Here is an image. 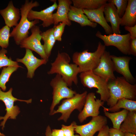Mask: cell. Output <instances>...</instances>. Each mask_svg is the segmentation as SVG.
<instances>
[{
	"label": "cell",
	"instance_id": "obj_37",
	"mask_svg": "<svg viewBox=\"0 0 136 136\" xmlns=\"http://www.w3.org/2000/svg\"><path fill=\"white\" fill-rule=\"evenodd\" d=\"M109 128L107 125L104 126L100 131L97 136H109Z\"/></svg>",
	"mask_w": 136,
	"mask_h": 136
},
{
	"label": "cell",
	"instance_id": "obj_9",
	"mask_svg": "<svg viewBox=\"0 0 136 136\" xmlns=\"http://www.w3.org/2000/svg\"><path fill=\"white\" fill-rule=\"evenodd\" d=\"M95 35L104 41L105 46H114L123 54L130 55L129 44L131 39L129 33L123 35L112 33L106 35L98 31Z\"/></svg>",
	"mask_w": 136,
	"mask_h": 136
},
{
	"label": "cell",
	"instance_id": "obj_32",
	"mask_svg": "<svg viewBox=\"0 0 136 136\" xmlns=\"http://www.w3.org/2000/svg\"><path fill=\"white\" fill-rule=\"evenodd\" d=\"M66 25L65 24L60 22L57 25H54L53 28V35L56 41H61L62 36Z\"/></svg>",
	"mask_w": 136,
	"mask_h": 136
},
{
	"label": "cell",
	"instance_id": "obj_42",
	"mask_svg": "<svg viewBox=\"0 0 136 136\" xmlns=\"http://www.w3.org/2000/svg\"><path fill=\"white\" fill-rule=\"evenodd\" d=\"M75 136H80L79 135H75Z\"/></svg>",
	"mask_w": 136,
	"mask_h": 136
},
{
	"label": "cell",
	"instance_id": "obj_2",
	"mask_svg": "<svg viewBox=\"0 0 136 136\" xmlns=\"http://www.w3.org/2000/svg\"><path fill=\"white\" fill-rule=\"evenodd\" d=\"M108 86L110 97L107 102L109 107L114 105L121 98L136 100V84H130L123 77H117L109 81Z\"/></svg>",
	"mask_w": 136,
	"mask_h": 136
},
{
	"label": "cell",
	"instance_id": "obj_22",
	"mask_svg": "<svg viewBox=\"0 0 136 136\" xmlns=\"http://www.w3.org/2000/svg\"><path fill=\"white\" fill-rule=\"evenodd\" d=\"M136 24V0H128L125 12L121 18L120 25L132 26Z\"/></svg>",
	"mask_w": 136,
	"mask_h": 136
},
{
	"label": "cell",
	"instance_id": "obj_6",
	"mask_svg": "<svg viewBox=\"0 0 136 136\" xmlns=\"http://www.w3.org/2000/svg\"><path fill=\"white\" fill-rule=\"evenodd\" d=\"M87 91L81 94L76 93L72 97L63 100L58 109L54 110L51 115L57 113H60L61 115L58 119V120H63L66 122L72 112L76 109L80 112L84 105L86 97Z\"/></svg>",
	"mask_w": 136,
	"mask_h": 136
},
{
	"label": "cell",
	"instance_id": "obj_5",
	"mask_svg": "<svg viewBox=\"0 0 136 136\" xmlns=\"http://www.w3.org/2000/svg\"><path fill=\"white\" fill-rule=\"evenodd\" d=\"M79 77L84 86L90 89H97L96 92L100 95V99L105 102L107 101L110 97L108 81L95 74L92 71L81 73Z\"/></svg>",
	"mask_w": 136,
	"mask_h": 136
},
{
	"label": "cell",
	"instance_id": "obj_30",
	"mask_svg": "<svg viewBox=\"0 0 136 136\" xmlns=\"http://www.w3.org/2000/svg\"><path fill=\"white\" fill-rule=\"evenodd\" d=\"M10 31V28L6 25L0 29V46L2 48H6L9 45Z\"/></svg>",
	"mask_w": 136,
	"mask_h": 136
},
{
	"label": "cell",
	"instance_id": "obj_10",
	"mask_svg": "<svg viewBox=\"0 0 136 136\" xmlns=\"http://www.w3.org/2000/svg\"><path fill=\"white\" fill-rule=\"evenodd\" d=\"M30 31L31 35L21 42L19 45L20 47L35 51L40 56L42 59L48 62L49 58L45 53L43 45L41 42L42 39L41 33L42 32L40 27L35 25L30 29Z\"/></svg>",
	"mask_w": 136,
	"mask_h": 136
},
{
	"label": "cell",
	"instance_id": "obj_19",
	"mask_svg": "<svg viewBox=\"0 0 136 136\" xmlns=\"http://www.w3.org/2000/svg\"><path fill=\"white\" fill-rule=\"evenodd\" d=\"M58 4L56 12L53 13V24L58 25L60 22L63 23L69 26L72 24L71 21L68 18L70 8L72 4L70 0H58Z\"/></svg>",
	"mask_w": 136,
	"mask_h": 136
},
{
	"label": "cell",
	"instance_id": "obj_25",
	"mask_svg": "<svg viewBox=\"0 0 136 136\" xmlns=\"http://www.w3.org/2000/svg\"><path fill=\"white\" fill-rule=\"evenodd\" d=\"M120 129L124 133L129 132L136 134V111H129Z\"/></svg>",
	"mask_w": 136,
	"mask_h": 136
},
{
	"label": "cell",
	"instance_id": "obj_18",
	"mask_svg": "<svg viewBox=\"0 0 136 136\" xmlns=\"http://www.w3.org/2000/svg\"><path fill=\"white\" fill-rule=\"evenodd\" d=\"M104 13L107 22H110L111 24L113 33L120 34V26L121 18L115 6L111 3H107L105 5Z\"/></svg>",
	"mask_w": 136,
	"mask_h": 136
},
{
	"label": "cell",
	"instance_id": "obj_28",
	"mask_svg": "<svg viewBox=\"0 0 136 136\" xmlns=\"http://www.w3.org/2000/svg\"><path fill=\"white\" fill-rule=\"evenodd\" d=\"M19 67L17 66H10L3 67L0 75V88L3 91L6 90V84L9 81L10 76Z\"/></svg>",
	"mask_w": 136,
	"mask_h": 136
},
{
	"label": "cell",
	"instance_id": "obj_41",
	"mask_svg": "<svg viewBox=\"0 0 136 136\" xmlns=\"http://www.w3.org/2000/svg\"><path fill=\"white\" fill-rule=\"evenodd\" d=\"M0 136H5L4 134L3 133H2L0 132Z\"/></svg>",
	"mask_w": 136,
	"mask_h": 136
},
{
	"label": "cell",
	"instance_id": "obj_34",
	"mask_svg": "<svg viewBox=\"0 0 136 136\" xmlns=\"http://www.w3.org/2000/svg\"><path fill=\"white\" fill-rule=\"evenodd\" d=\"M130 54L136 56V38L131 39L129 44Z\"/></svg>",
	"mask_w": 136,
	"mask_h": 136
},
{
	"label": "cell",
	"instance_id": "obj_14",
	"mask_svg": "<svg viewBox=\"0 0 136 136\" xmlns=\"http://www.w3.org/2000/svg\"><path fill=\"white\" fill-rule=\"evenodd\" d=\"M53 2L52 5L40 11L30 10L27 16L28 20L29 21L35 20H41L43 22L42 25L44 27H48L53 24V12L57 9L58 5L56 1Z\"/></svg>",
	"mask_w": 136,
	"mask_h": 136
},
{
	"label": "cell",
	"instance_id": "obj_21",
	"mask_svg": "<svg viewBox=\"0 0 136 136\" xmlns=\"http://www.w3.org/2000/svg\"><path fill=\"white\" fill-rule=\"evenodd\" d=\"M68 18L71 21L76 22L82 27L88 26L94 28L97 25V23L92 22L89 20L82 9L71 5L70 7Z\"/></svg>",
	"mask_w": 136,
	"mask_h": 136
},
{
	"label": "cell",
	"instance_id": "obj_7",
	"mask_svg": "<svg viewBox=\"0 0 136 136\" xmlns=\"http://www.w3.org/2000/svg\"><path fill=\"white\" fill-rule=\"evenodd\" d=\"M50 85L53 89V101L50 109V115H51L55 106L61 100L72 97L77 93L68 87L66 82L58 74L52 79Z\"/></svg>",
	"mask_w": 136,
	"mask_h": 136
},
{
	"label": "cell",
	"instance_id": "obj_31",
	"mask_svg": "<svg viewBox=\"0 0 136 136\" xmlns=\"http://www.w3.org/2000/svg\"><path fill=\"white\" fill-rule=\"evenodd\" d=\"M108 2L113 4L115 6L118 14L120 18L123 15L127 8L128 0H109Z\"/></svg>",
	"mask_w": 136,
	"mask_h": 136
},
{
	"label": "cell",
	"instance_id": "obj_11",
	"mask_svg": "<svg viewBox=\"0 0 136 136\" xmlns=\"http://www.w3.org/2000/svg\"><path fill=\"white\" fill-rule=\"evenodd\" d=\"M104 103L100 99H96L94 93L91 92L87 94L83 107L78 116L80 122H83L88 117L99 115L100 108L103 106Z\"/></svg>",
	"mask_w": 136,
	"mask_h": 136
},
{
	"label": "cell",
	"instance_id": "obj_4",
	"mask_svg": "<svg viewBox=\"0 0 136 136\" xmlns=\"http://www.w3.org/2000/svg\"><path fill=\"white\" fill-rule=\"evenodd\" d=\"M105 49L106 46L99 42L96 50L93 52H89L86 49L82 52L74 53L72 57L73 61L79 67V73L92 71L95 69Z\"/></svg>",
	"mask_w": 136,
	"mask_h": 136
},
{
	"label": "cell",
	"instance_id": "obj_17",
	"mask_svg": "<svg viewBox=\"0 0 136 136\" xmlns=\"http://www.w3.org/2000/svg\"><path fill=\"white\" fill-rule=\"evenodd\" d=\"M105 4L95 9L83 10L89 20L92 22L99 24L108 35L113 33L111 27L107 22L104 15Z\"/></svg>",
	"mask_w": 136,
	"mask_h": 136
},
{
	"label": "cell",
	"instance_id": "obj_23",
	"mask_svg": "<svg viewBox=\"0 0 136 136\" xmlns=\"http://www.w3.org/2000/svg\"><path fill=\"white\" fill-rule=\"evenodd\" d=\"M104 111L114 112L120 111L121 108L127 110L129 111H136V101L125 98L118 100L113 106L109 108L102 107Z\"/></svg>",
	"mask_w": 136,
	"mask_h": 136
},
{
	"label": "cell",
	"instance_id": "obj_8",
	"mask_svg": "<svg viewBox=\"0 0 136 136\" xmlns=\"http://www.w3.org/2000/svg\"><path fill=\"white\" fill-rule=\"evenodd\" d=\"M13 90L11 88L6 92L2 91L0 88V100L4 103L6 107V113L4 116H0V120H3L0 124L2 129L3 130L6 122L8 119H16V117L20 112L19 108L17 106H14V102L17 101H24L27 104L30 103L32 99L25 100L18 99L14 97L12 94Z\"/></svg>",
	"mask_w": 136,
	"mask_h": 136
},
{
	"label": "cell",
	"instance_id": "obj_38",
	"mask_svg": "<svg viewBox=\"0 0 136 136\" xmlns=\"http://www.w3.org/2000/svg\"><path fill=\"white\" fill-rule=\"evenodd\" d=\"M51 135L52 136H64L63 131L61 129H52Z\"/></svg>",
	"mask_w": 136,
	"mask_h": 136
},
{
	"label": "cell",
	"instance_id": "obj_36",
	"mask_svg": "<svg viewBox=\"0 0 136 136\" xmlns=\"http://www.w3.org/2000/svg\"><path fill=\"white\" fill-rule=\"evenodd\" d=\"M124 28L129 32L131 39L136 38V24L132 26H124Z\"/></svg>",
	"mask_w": 136,
	"mask_h": 136
},
{
	"label": "cell",
	"instance_id": "obj_39",
	"mask_svg": "<svg viewBox=\"0 0 136 136\" xmlns=\"http://www.w3.org/2000/svg\"><path fill=\"white\" fill-rule=\"evenodd\" d=\"M51 128L49 125L48 126L46 129L45 132L46 136H52Z\"/></svg>",
	"mask_w": 136,
	"mask_h": 136
},
{
	"label": "cell",
	"instance_id": "obj_1",
	"mask_svg": "<svg viewBox=\"0 0 136 136\" xmlns=\"http://www.w3.org/2000/svg\"><path fill=\"white\" fill-rule=\"evenodd\" d=\"M71 60L67 53L58 51L55 60L51 63V67L48 72V74H56L60 75L68 86H71L73 83L77 85L79 69L75 64L70 63Z\"/></svg>",
	"mask_w": 136,
	"mask_h": 136
},
{
	"label": "cell",
	"instance_id": "obj_27",
	"mask_svg": "<svg viewBox=\"0 0 136 136\" xmlns=\"http://www.w3.org/2000/svg\"><path fill=\"white\" fill-rule=\"evenodd\" d=\"M104 112L105 116L109 118L112 121L113 128L119 129L121 124L125 119L129 111L123 109L121 111L114 112Z\"/></svg>",
	"mask_w": 136,
	"mask_h": 136
},
{
	"label": "cell",
	"instance_id": "obj_29",
	"mask_svg": "<svg viewBox=\"0 0 136 136\" xmlns=\"http://www.w3.org/2000/svg\"><path fill=\"white\" fill-rule=\"evenodd\" d=\"M7 50L2 48L0 50V69L3 67L10 66H17L22 67L18 65V62L12 60L11 58H9L6 55Z\"/></svg>",
	"mask_w": 136,
	"mask_h": 136
},
{
	"label": "cell",
	"instance_id": "obj_24",
	"mask_svg": "<svg viewBox=\"0 0 136 136\" xmlns=\"http://www.w3.org/2000/svg\"><path fill=\"white\" fill-rule=\"evenodd\" d=\"M73 6L79 9L94 10L97 9L105 4L107 0H72Z\"/></svg>",
	"mask_w": 136,
	"mask_h": 136
},
{
	"label": "cell",
	"instance_id": "obj_40",
	"mask_svg": "<svg viewBox=\"0 0 136 136\" xmlns=\"http://www.w3.org/2000/svg\"><path fill=\"white\" fill-rule=\"evenodd\" d=\"M124 136H136V134L130 132H125Z\"/></svg>",
	"mask_w": 136,
	"mask_h": 136
},
{
	"label": "cell",
	"instance_id": "obj_20",
	"mask_svg": "<svg viewBox=\"0 0 136 136\" xmlns=\"http://www.w3.org/2000/svg\"><path fill=\"white\" fill-rule=\"evenodd\" d=\"M0 14L4 19L6 25L10 28L18 24L20 18V11L14 6L12 1L9 2L5 9L0 10Z\"/></svg>",
	"mask_w": 136,
	"mask_h": 136
},
{
	"label": "cell",
	"instance_id": "obj_16",
	"mask_svg": "<svg viewBox=\"0 0 136 136\" xmlns=\"http://www.w3.org/2000/svg\"><path fill=\"white\" fill-rule=\"evenodd\" d=\"M16 61L21 62L26 66L27 70V77L32 78L34 76L36 69L41 65L46 63L47 61L43 59H39L36 57L32 51L26 49L25 55L21 59L17 58Z\"/></svg>",
	"mask_w": 136,
	"mask_h": 136
},
{
	"label": "cell",
	"instance_id": "obj_26",
	"mask_svg": "<svg viewBox=\"0 0 136 136\" xmlns=\"http://www.w3.org/2000/svg\"><path fill=\"white\" fill-rule=\"evenodd\" d=\"M41 35L42 39L44 42L43 46L45 52L47 57L49 58L56 41L53 35V28H50L42 32Z\"/></svg>",
	"mask_w": 136,
	"mask_h": 136
},
{
	"label": "cell",
	"instance_id": "obj_13",
	"mask_svg": "<svg viewBox=\"0 0 136 136\" xmlns=\"http://www.w3.org/2000/svg\"><path fill=\"white\" fill-rule=\"evenodd\" d=\"M114 71L110 53L105 51L101 56L98 65L92 72L108 81L116 78L114 73Z\"/></svg>",
	"mask_w": 136,
	"mask_h": 136
},
{
	"label": "cell",
	"instance_id": "obj_33",
	"mask_svg": "<svg viewBox=\"0 0 136 136\" xmlns=\"http://www.w3.org/2000/svg\"><path fill=\"white\" fill-rule=\"evenodd\" d=\"M76 125V123L75 121L72 122L69 126L62 125L61 129L63 131L64 136H75L74 130Z\"/></svg>",
	"mask_w": 136,
	"mask_h": 136
},
{
	"label": "cell",
	"instance_id": "obj_15",
	"mask_svg": "<svg viewBox=\"0 0 136 136\" xmlns=\"http://www.w3.org/2000/svg\"><path fill=\"white\" fill-rule=\"evenodd\" d=\"M115 71L122 75L129 83L133 82L135 79L132 75L129 69V63L131 59L127 56L118 57L111 55Z\"/></svg>",
	"mask_w": 136,
	"mask_h": 136
},
{
	"label": "cell",
	"instance_id": "obj_35",
	"mask_svg": "<svg viewBox=\"0 0 136 136\" xmlns=\"http://www.w3.org/2000/svg\"><path fill=\"white\" fill-rule=\"evenodd\" d=\"M109 136H124V133L120 129L113 128H109Z\"/></svg>",
	"mask_w": 136,
	"mask_h": 136
},
{
	"label": "cell",
	"instance_id": "obj_3",
	"mask_svg": "<svg viewBox=\"0 0 136 136\" xmlns=\"http://www.w3.org/2000/svg\"><path fill=\"white\" fill-rule=\"evenodd\" d=\"M39 6V4L37 1L26 0L21 6L20 10L21 16L20 20L17 26L13 28L10 35V37L13 38L17 45H19L22 40L28 37L29 30L39 23V20L29 21L27 18L30 11L33 8Z\"/></svg>",
	"mask_w": 136,
	"mask_h": 136
},
{
	"label": "cell",
	"instance_id": "obj_12",
	"mask_svg": "<svg viewBox=\"0 0 136 136\" xmlns=\"http://www.w3.org/2000/svg\"><path fill=\"white\" fill-rule=\"evenodd\" d=\"M107 119L105 116L99 115L92 117L88 123L81 125H76L74 129L75 132L80 136H93L107 125Z\"/></svg>",
	"mask_w": 136,
	"mask_h": 136
}]
</instances>
